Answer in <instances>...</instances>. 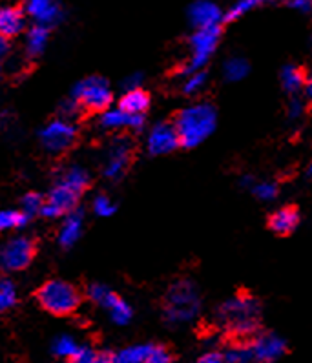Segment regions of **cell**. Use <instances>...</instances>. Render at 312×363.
I'll return each mask as SVG.
<instances>
[{"label": "cell", "instance_id": "obj_27", "mask_svg": "<svg viewBox=\"0 0 312 363\" xmlns=\"http://www.w3.org/2000/svg\"><path fill=\"white\" fill-rule=\"evenodd\" d=\"M265 2L267 0H238V2L232 6L230 11L225 15V21L232 22V21H235V18L243 17V15H247L248 11H252V9L260 8V6H263Z\"/></svg>", "mask_w": 312, "mask_h": 363}, {"label": "cell", "instance_id": "obj_39", "mask_svg": "<svg viewBox=\"0 0 312 363\" xmlns=\"http://www.w3.org/2000/svg\"><path fill=\"white\" fill-rule=\"evenodd\" d=\"M289 110H291V117H298L299 113L303 111V106H301V101H298V99H292Z\"/></svg>", "mask_w": 312, "mask_h": 363}, {"label": "cell", "instance_id": "obj_17", "mask_svg": "<svg viewBox=\"0 0 312 363\" xmlns=\"http://www.w3.org/2000/svg\"><path fill=\"white\" fill-rule=\"evenodd\" d=\"M24 11L17 6H0V35L6 39L17 37L24 30Z\"/></svg>", "mask_w": 312, "mask_h": 363}, {"label": "cell", "instance_id": "obj_26", "mask_svg": "<svg viewBox=\"0 0 312 363\" xmlns=\"http://www.w3.org/2000/svg\"><path fill=\"white\" fill-rule=\"evenodd\" d=\"M17 303V291H15V285L9 279L2 278L0 279V314Z\"/></svg>", "mask_w": 312, "mask_h": 363}, {"label": "cell", "instance_id": "obj_29", "mask_svg": "<svg viewBox=\"0 0 312 363\" xmlns=\"http://www.w3.org/2000/svg\"><path fill=\"white\" fill-rule=\"evenodd\" d=\"M30 221V216L24 212H0V232L9 228H21Z\"/></svg>", "mask_w": 312, "mask_h": 363}, {"label": "cell", "instance_id": "obj_13", "mask_svg": "<svg viewBox=\"0 0 312 363\" xmlns=\"http://www.w3.org/2000/svg\"><path fill=\"white\" fill-rule=\"evenodd\" d=\"M179 146V137L172 123H159L148 137V150L152 155L170 154Z\"/></svg>", "mask_w": 312, "mask_h": 363}, {"label": "cell", "instance_id": "obj_18", "mask_svg": "<svg viewBox=\"0 0 312 363\" xmlns=\"http://www.w3.org/2000/svg\"><path fill=\"white\" fill-rule=\"evenodd\" d=\"M150 108V94L141 88H132L121 99L119 110L126 111L130 116H145Z\"/></svg>", "mask_w": 312, "mask_h": 363}, {"label": "cell", "instance_id": "obj_31", "mask_svg": "<svg viewBox=\"0 0 312 363\" xmlns=\"http://www.w3.org/2000/svg\"><path fill=\"white\" fill-rule=\"evenodd\" d=\"M143 363H174L172 352L163 345H152Z\"/></svg>", "mask_w": 312, "mask_h": 363}, {"label": "cell", "instance_id": "obj_33", "mask_svg": "<svg viewBox=\"0 0 312 363\" xmlns=\"http://www.w3.org/2000/svg\"><path fill=\"white\" fill-rule=\"evenodd\" d=\"M205 82H206V73L205 72H194L192 77H190L189 81L184 82L183 91L186 95L197 94V91L201 90L203 86H205Z\"/></svg>", "mask_w": 312, "mask_h": 363}, {"label": "cell", "instance_id": "obj_11", "mask_svg": "<svg viewBox=\"0 0 312 363\" xmlns=\"http://www.w3.org/2000/svg\"><path fill=\"white\" fill-rule=\"evenodd\" d=\"M79 197L81 196L77 192H73L72 189H68L66 184L57 183L55 189L48 194V197L44 199L40 214L44 218H59V216L69 214L77 206Z\"/></svg>", "mask_w": 312, "mask_h": 363}, {"label": "cell", "instance_id": "obj_23", "mask_svg": "<svg viewBox=\"0 0 312 363\" xmlns=\"http://www.w3.org/2000/svg\"><path fill=\"white\" fill-rule=\"evenodd\" d=\"M48 37H50V28L37 24L28 31V53L30 55H40L46 48Z\"/></svg>", "mask_w": 312, "mask_h": 363}, {"label": "cell", "instance_id": "obj_1", "mask_svg": "<svg viewBox=\"0 0 312 363\" xmlns=\"http://www.w3.org/2000/svg\"><path fill=\"white\" fill-rule=\"evenodd\" d=\"M218 318L232 336L240 340L252 337L260 330V301L252 294L241 291L219 307Z\"/></svg>", "mask_w": 312, "mask_h": 363}, {"label": "cell", "instance_id": "obj_8", "mask_svg": "<svg viewBox=\"0 0 312 363\" xmlns=\"http://www.w3.org/2000/svg\"><path fill=\"white\" fill-rule=\"evenodd\" d=\"M88 298L97 305H101L103 308H106L110 312L111 320L116 321L117 325H126L132 320V307L104 285L94 283V285L88 286Z\"/></svg>", "mask_w": 312, "mask_h": 363}, {"label": "cell", "instance_id": "obj_20", "mask_svg": "<svg viewBox=\"0 0 312 363\" xmlns=\"http://www.w3.org/2000/svg\"><path fill=\"white\" fill-rule=\"evenodd\" d=\"M81 228H82V212L79 210H73L69 212L66 221L62 223V228H60L59 234V241L60 245L65 248H69L75 245V241L79 240V235H81Z\"/></svg>", "mask_w": 312, "mask_h": 363}, {"label": "cell", "instance_id": "obj_40", "mask_svg": "<svg viewBox=\"0 0 312 363\" xmlns=\"http://www.w3.org/2000/svg\"><path fill=\"white\" fill-rule=\"evenodd\" d=\"M8 53H9V39H6V37L0 35V60L4 59Z\"/></svg>", "mask_w": 312, "mask_h": 363}, {"label": "cell", "instance_id": "obj_36", "mask_svg": "<svg viewBox=\"0 0 312 363\" xmlns=\"http://www.w3.org/2000/svg\"><path fill=\"white\" fill-rule=\"evenodd\" d=\"M95 212H97L99 216H111L116 212V206L111 205V201L106 196H99L97 199H95Z\"/></svg>", "mask_w": 312, "mask_h": 363}, {"label": "cell", "instance_id": "obj_3", "mask_svg": "<svg viewBox=\"0 0 312 363\" xmlns=\"http://www.w3.org/2000/svg\"><path fill=\"white\" fill-rule=\"evenodd\" d=\"M35 298L40 307L53 316H69L81 307L82 296L73 283L65 279H50L39 286Z\"/></svg>", "mask_w": 312, "mask_h": 363}, {"label": "cell", "instance_id": "obj_37", "mask_svg": "<svg viewBox=\"0 0 312 363\" xmlns=\"http://www.w3.org/2000/svg\"><path fill=\"white\" fill-rule=\"evenodd\" d=\"M197 363H227V359L221 352H206V354L197 359Z\"/></svg>", "mask_w": 312, "mask_h": 363}, {"label": "cell", "instance_id": "obj_6", "mask_svg": "<svg viewBox=\"0 0 312 363\" xmlns=\"http://www.w3.org/2000/svg\"><path fill=\"white\" fill-rule=\"evenodd\" d=\"M37 256V241L21 235L13 238L0 247V270L2 272H18L31 265Z\"/></svg>", "mask_w": 312, "mask_h": 363}, {"label": "cell", "instance_id": "obj_7", "mask_svg": "<svg viewBox=\"0 0 312 363\" xmlns=\"http://www.w3.org/2000/svg\"><path fill=\"white\" fill-rule=\"evenodd\" d=\"M219 37H221V28L210 26V28H199L196 33L192 35L190 39V46H192V59L186 65V68H183L181 72L190 73V72H199V68L208 62L210 55L214 53L216 46L219 43Z\"/></svg>", "mask_w": 312, "mask_h": 363}, {"label": "cell", "instance_id": "obj_30", "mask_svg": "<svg viewBox=\"0 0 312 363\" xmlns=\"http://www.w3.org/2000/svg\"><path fill=\"white\" fill-rule=\"evenodd\" d=\"M247 73H248V65H247V60L243 59H230L227 65H225V77L232 82L241 81Z\"/></svg>", "mask_w": 312, "mask_h": 363}, {"label": "cell", "instance_id": "obj_21", "mask_svg": "<svg viewBox=\"0 0 312 363\" xmlns=\"http://www.w3.org/2000/svg\"><path fill=\"white\" fill-rule=\"evenodd\" d=\"M59 183L66 184V186L72 189L73 192H77L79 196H82L86 190L90 189L91 179L86 170H82V168L79 167H72V168H66V170L60 174Z\"/></svg>", "mask_w": 312, "mask_h": 363}, {"label": "cell", "instance_id": "obj_2", "mask_svg": "<svg viewBox=\"0 0 312 363\" xmlns=\"http://www.w3.org/2000/svg\"><path fill=\"white\" fill-rule=\"evenodd\" d=\"M179 145L184 148H194L203 143L216 128V108L210 104H196L192 108L181 110L174 121Z\"/></svg>", "mask_w": 312, "mask_h": 363}, {"label": "cell", "instance_id": "obj_24", "mask_svg": "<svg viewBox=\"0 0 312 363\" xmlns=\"http://www.w3.org/2000/svg\"><path fill=\"white\" fill-rule=\"evenodd\" d=\"M152 345H135L113 354V363H143Z\"/></svg>", "mask_w": 312, "mask_h": 363}, {"label": "cell", "instance_id": "obj_15", "mask_svg": "<svg viewBox=\"0 0 312 363\" xmlns=\"http://www.w3.org/2000/svg\"><path fill=\"white\" fill-rule=\"evenodd\" d=\"M189 17L192 21L194 26L199 30V28H210V26H218L219 21L223 18L221 9L210 2V0H199L196 4L190 6Z\"/></svg>", "mask_w": 312, "mask_h": 363}, {"label": "cell", "instance_id": "obj_19", "mask_svg": "<svg viewBox=\"0 0 312 363\" xmlns=\"http://www.w3.org/2000/svg\"><path fill=\"white\" fill-rule=\"evenodd\" d=\"M104 128L108 130H117V128H135L141 130L143 124H145V117L143 116H130L123 110L116 111H106L101 121Z\"/></svg>", "mask_w": 312, "mask_h": 363}, {"label": "cell", "instance_id": "obj_12", "mask_svg": "<svg viewBox=\"0 0 312 363\" xmlns=\"http://www.w3.org/2000/svg\"><path fill=\"white\" fill-rule=\"evenodd\" d=\"M252 349L254 356L260 359L261 363H272L278 358H282L286 352L285 340L278 336V334L265 333V334H254L252 342L248 343Z\"/></svg>", "mask_w": 312, "mask_h": 363}, {"label": "cell", "instance_id": "obj_22", "mask_svg": "<svg viewBox=\"0 0 312 363\" xmlns=\"http://www.w3.org/2000/svg\"><path fill=\"white\" fill-rule=\"evenodd\" d=\"M282 82L283 88H285L289 94H298L305 88V84L308 82L307 73L303 68H298V66H285L282 72Z\"/></svg>", "mask_w": 312, "mask_h": 363}, {"label": "cell", "instance_id": "obj_14", "mask_svg": "<svg viewBox=\"0 0 312 363\" xmlns=\"http://www.w3.org/2000/svg\"><path fill=\"white\" fill-rule=\"evenodd\" d=\"M26 11L43 26H52L62 17V9L57 0H26Z\"/></svg>", "mask_w": 312, "mask_h": 363}, {"label": "cell", "instance_id": "obj_38", "mask_svg": "<svg viewBox=\"0 0 312 363\" xmlns=\"http://www.w3.org/2000/svg\"><path fill=\"white\" fill-rule=\"evenodd\" d=\"M289 6L294 9H298V11H303V13H307V11H311L312 0H289Z\"/></svg>", "mask_w": 312, "mask_h": 363}, {"label": "cell", "instance_id": "obj_25", "mask_svg": "<svg viewBox=\"0 0 312 363\" xmlns=\"http://www.w3.org/2000/svg\"><path fill=\"white\" fill-rule=\"evenodd\" d=\"M223 356H225L227 363H261L260 359L254 356L252 349H250L248 343L232 347V349H228L227 354H223Z\"/></svg>", "mask_w": 312, "mask_h": 363}, {"label": "cell", "instance_id": "obj_34", "mask_svg": "<svg viewBox=\"0 0 312 363\" xmlns=\"http://www.w3.org/2000/svg\"><path fill=\"white\" fill-rule=\"evenodd\" d=\"M254 194L263 201H270V199L278 196V186L274 183H260L254 186Z\"/></svg>", "mask_w": 312, "mask_h": 363}, {"label": "cell", "instance_id": "obj_35", "mask_svg": "<svg viewBox=\"0 0 312 363\" xmlns=\"http://www.w3.org/2000/svg\"><path fill=\"white\" fill-rule=\"evenodd\" d=\"M97 359V350L91 349V347H79V350L75 352L69 362L72 363H95Z\"/></svg>", "mask_w": 312, "mask_h": 363}, {"label": "cell", "instance_id": "obj_10", "mask_svg": "<svg viewBox=\"0 0 312 363\" xmlns=\"http://www.w3.org/2000/svg\"><path fill=\"white\" fill-rule=\"evenodd\" d=\"M133 161V146L130 139L119 137L113 141L110 152H108L106 164H104V175L111 181L123 179L128 174V168Z\"/></svg>", "mask_w": 312, "mask_h": 363}, {"label": "cell", "instance_id": "obj_4", "mask_svg": "<svg viewBox=\"0 0 312 363\" xmlns=\"http://www.w3.org/2000/svg\"><path fill=\"white\" fill-rule=\"evenodd\" d=\"M199 305L201 301L194 283H190L189 279H181L174 283L165 296V318L172 325L186 323L197 316Z\"/></svg>", "mask_w": 312, "mask_h": 363}, {"label": "cell", "instance_id": "obj_9", "mask_svg": "<svg viewBox=\"0 0 312 363\" xmlns=\"http://www.w3.org/2000/svg\"><path fill=\"white\" fill-rule=\"evenodd\" d=\"M40 143L50 152H68L77 143V130L68 121H53L40 132Z\"/></svg>", "mask_w": 312, "mask_h": 363}, {"label": "cell", "instance_id": "obj_5", "mask_svg": "<svg viewBox=\"0 0 312 363\" xmlns=\"http://www.w3.org/2000/svg\"><path fill=\"white\" fill-rule=\"evenodd\" d=\"M72 101L81 113L106 111L111 104V90L104 79L88 77L73 88Z\"/></svg>", "mask_w": 312, "mask_h": 363}, {"label": "cell", "instance_id": "obj_28", "mask_svg": "<svg viewBox=\"0 0 312 363\" xmlns=\"http://www.w3.org/2000/svg\"><path fill=\"white\" fill-rule=\"evenodd\" d=\"M79 343L69 336H60L55 343H53V352H55L59 358L72 359L75 356V352L79 350Z\"/></svg>", "mask_w": 312, "mask_h": 363}, {"label": "cell", "instance_id": "obj_16", "mask_svg": "<svg viewBox=\"0 0 312 363\" xmlns=\"http://www.w3.org/2000/svg\"><path fill=\"white\" fill-rule=\"evenodd\" d=\"M299 225V210L296 206H283L269 218V228L278 235H291Z\"/></svg>", "mask_w": 312, "mask_h": 363}, {"label": "cell", "instance_id": "obj_32", "mask_svg": "<svg viewBox=\"0 0 312 363\" xmlns=\"http://www.w3.org/2000/svg\"><path fill=\"white\" fill-rule=\"evenodd\" d=\"M43 203H44V197L40 194H35L30 192L26 196L22 197V212L28 216H35L39 214L40 208H43Z\"/></svg>", "mask_w": 312, "mask_h": 363}]
</instances>
